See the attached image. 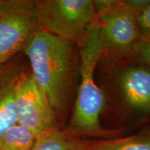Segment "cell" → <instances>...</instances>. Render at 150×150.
Here are the masks:
<instances>
[{"mask_svg":"<svg viewBox=\"0 0 150 150\" xmlns=\"http://www.w3.org/2000/svg\"><path fill=\"white\" fill-rule=\"evenodd\" d=\"M37 25L35 1L0 0V65L24 48Z\"/></svg>","mask_w":150,"mask_h":150,"instance_id":"obj_4","label":"cell"},{"mask_svg":"<svg viewBox=\"0 0 150 150\" xmlns=\"http://www.w3.org/2000/svg\"><path fill=\"white\" fill-rule=\"evenodd\" d=\"M91 143L54 127L38 137L31 150H86Z\"/></svg>","mask_w":150,"mask_h":150,"instance_id":"obj_9","label":"cell"},{"mask_svg":"<svg viewBox=\"0 0 150 150\" xmlns=\"http://www.w3.org/2000/svg\"><path fill=\"white\" fill-rule=\"evenodd\" d=\"M104 51L99 24H94L85 38L81 51V83L74 113V123L88 133L101 131L99 115L104 105V95L95 82V69Z\"/></svg>","mask_w":150,"mask_h":150,"instance_id":"obj_2","label":"cell"},{"mask_svg":"<svg viewBox=\"0 0 150 150\" xmlns=\"http://www.w3.org/2000/svg\"><path fill=\"white\" fill-rule=\"evenodd\" d=\"M122 87L131 106L150 112V69L137 67L127 70L122 77Z\"/></svg>","mask_w":150,"mask_h":150,"instance_id":"obj_7","label":"cell"},{"mask_svg":"<svg viewBox=\"0 0 150 150\" xmlns=\"http://www.w3.org/2000/svg\"><path fill=\"white\" fill-rule=\"evenodd\" d=\"M100 18L104 50L125 52L135 47L142 37L135 14L123 1H93Z\"/></svg>","mask_w":150,"mask_h":150,"instance_id":"obj_5","label":"cell"},{"mask_svg":"<svg viewBox=\"0 0 150 150\" xmlns=\"http://www.w3.org/2000/svg\"><path fill=\"white\" fill-rule=\"evenodd\" d=\"M18 124L40 136L54 128V110L32 75L20 76L15 94Z\"/></svg>","mask_w":150,"mask_h":150,"instance_id":"obj_6","label":"cell"},{"mask_svg":"<svg viewBox=\"0 0 150 150\" xmlns=\"http://www.w3.org/2000/svg\"><path fill=\"white\" fill-rule=\"evenodd\" d=\"M35 140L36 137L29 129L17 124L0 138V149L31 150Z\"/></svg>","mask_w":150,"mask_h":150,"instance_id":"obj_10","label":"cell"},{"mask_svg":"<svg viewBox=\"0 0 150 150\" xmlns=\"http://www.w3.org/2000/svg\"><path fill=\"white\" fill-rule=\"evenodd\" d=\"M134 49L139 59L150 66V35L140 38Z\"/></svg>","mask_w":150,"mask_h":150,"instance_id":"obj_13","label":"cell"},{"mask_svg":"<svg viewBox=\"0 0 150 150\" xmlns=\"http://www.w3.org/2000/svg\"><path fill=\"white\" fill-rule=\"evenodd\" d=\"M19 77L13 70L0 67V138L18 124L15 94Z\"/></svg>","mask_w":150,"mask_h":150,"instance_id":"obj_8","label":"cell"},{"mask_svg":"<svg viewBox=\"0 0 150 150\" xmlns=\"http://www.w3.org/2000/svg\"><path fill=\"white\" fill-rule=\"evenodd\" d=\"M38 26L67 42L87 36L94 24L95 7L91 0L35 1Z\"/></svg>","mask_w":150,"mask_h":150,"instance_id":"obj_3","label":"cell"},{"mask_svg":"<svg viewBox=\"0 0 150 150\" xmlns=\"http://www.w3.org/2000/svg\"><path fill=\"white\" fill-rule=\"evenodd\" d=\"M123 2L127 8L136 16L145 8L146 6L149 4L150 1L149 0H129V1H123Z\"/></svg>","mask_w":150,"mask_h":150,"instance_id":"obj_14","label":"cell"},{"mask_svg":"<svg viewBox=\"0 0 150 150\" xmlns=\"http://www.w3.org/2000/svg\"><path fill=\"white\" fill-rule=\"evenodd\" d=\"M32 76L55 109H60L66 97L72 68V47L43 30L35 31L24 47Z\"/></svg>","mask_w":150,"mask_h":150,"instance_id":"obj_1","label":"cell"},{"mask_svg":"<svg viewBox=\"0 0 150 150\" xmlns=\"http://www.w3.org/2000/svg\"><path fill=\"white\" fill-rule=\"evenodd\" d=\"M86 150H150V131L129 138L92 142Z\"/></svg>","mask_w":150,"mask_h":150,"instance_id":"obj_11","label":"cell"},{"mask_svg":"<svg viewBox=\"0 0 150 150\" xmlns=\"http://www.w3.org/2000/svg\"><path fill=\"white\" fill-rule=\"evenodd\" d=\"M136 22L142 36L150 35V3L136 15Z\"/></svg>","mask_w":150,"mask_h":150,"instance_id":"obj_12","label":"cell"},{"mask_svg":"<svg viewBox=\"0 0 150 150\" xmlns=\"http://www.w3.org/2000/svg\"><path fill=\"white\" fill-rule=\"evenodd\" d=\"M0 150H1V149H0Z\"/></svg>","mask_w":150,"mask_h":150,"instance_id":"obj_15","label":"cell"}]
</instances>
